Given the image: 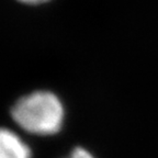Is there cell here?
Instances as JSON below:
<instances>
[{"mask_svg": "<svg viewBox=\"0 0 158 158\" xmlns=\"http://www.w3.org/2000/svg\"><path fill=\"white\" fill-rule=\"evenodd\" d=\"M21 2L27 3V5H40V3L46 2L48 0H19Z\"/></svg>", "mask_w": 158, "mask_h": 158, "instance_id": "4", "label": "cell"}, {"mask_svg": "<svg viewBox=\"0 0 158 158\" xmlns=\"http://www.w3.org/2000/svg\"><path fill=\"white\" fill-rule=\"evenodd\" d=\"M68 158H96V157L88 149L81 147V146H78V147H75L73 149Z\"/></svg>", "mask_w": 158, "mask_h": 158, "instance_id": "3", "label": "cell"}, {"mask_svg": "<svg viewBox=\"0 0 158 158\" xmlns=\"http://www.w3.org/2000/svg\"><path fill=\"white\" fill-rule=\"evenodd\" d=\"M0 158H33L29 144L17 132L0 127Z\"/></svg>", "mask_w": 158, "mask_h": 158, "instance_id": "2", "label": "cell"}, {"mask_svg": "<svg viewBox=\"0 0 158 158\" xmlns=\"http://www.w3.org/2000/svg\"><path fill=\"white\" fill-rule=\"evenodd\" d=\"M11 116L27 133L52 136L62 130L65 110L56 94L40 90L20 98L11 109Z\"/></svg>", "mask_w": 158, "mask_h": 158, "instance_id": "1", "label": "cell"}]
</instances>
